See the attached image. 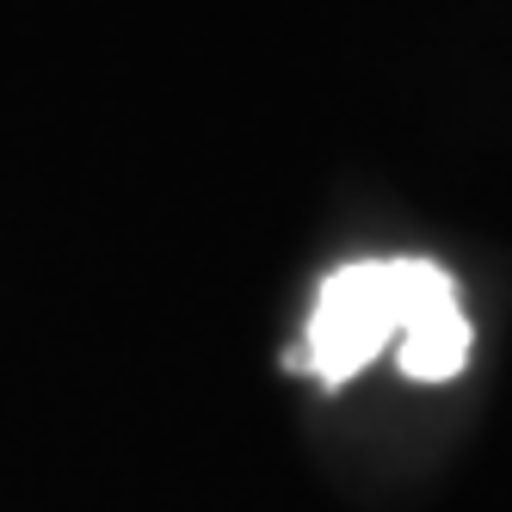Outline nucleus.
Returning a JSON list of instances; mask_svg holds the SVG:
<instances>
[{"instance_id": "f257e3e1", "label": "nucleus", "mask_w": 512, "mask_h": 512, "mask_svg": "<svg viewBox=\"0 0 512 512\" xmlns=\"http://www.w3.org/2000/svg\"><path fill=\"white\" fill-rule=\"evenodd\" d=\"M457 303V284L432 260H352L321 284L309 340L290 358L297 371H315L327 389L352 383L389 340H408L420 327L445 321Z\"/></svg>"}]
</instances>
